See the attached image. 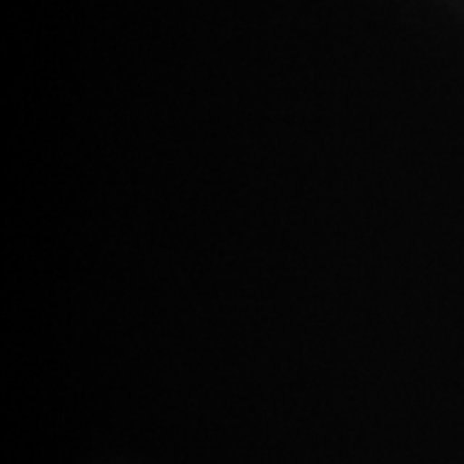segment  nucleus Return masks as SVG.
Listing matches in <instances>:
<instances>
[]
</instances>
